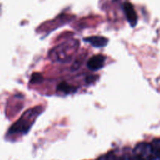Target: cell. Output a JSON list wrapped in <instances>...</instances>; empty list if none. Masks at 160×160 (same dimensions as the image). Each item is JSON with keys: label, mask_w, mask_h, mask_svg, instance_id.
Wrapping results in <instances>:
<instances>
[{"label": "cell", "mask_w": 160, "mask_h": 160, "mask_svg": "<svg viewBox=\"0 0 160 160\" xmlns=\"http://www.w3.org/2000/svg\"><path fill=\"white\" fill-rule=\"evenodd\" d=\"M150 145L156 158L160 160V138L154 139Z\"/></svg>", "instance_id": "8"}, {"label": "cell", "mask_w": 160, "mask_h": 160, "mask_svg": "<svg viewBox=\"0 0 160 160\" xmlns=\"http://www.w3.org/2000/svg\"><path fill=\"white\" fill-rule=\"evenodd\" d=\"M84 41L91 44L94 47H97V48L105 47L108 43V39L105 37H102V36H92V37L84 38Z\"/></svg>", "instance_id": "6"}, {"label": "cell", "mask_w": 160, "mask_h": 160, "mask_svg": "<svg viewBox=\"0 0 160 160\" xmlns=\"http://www.w3.org/2000/svg\"><path fill=\"white\" fill-rule=\"evenodd\" d=\"M57 90L59 92H62L65 94H70V93H74L76 92V88L73 87V86L70 85L66 82H62L60 84H58Z\"/></svg>", "instance_id": "7"}, {"label": "cell", "mask_w": 160, "mask_h": 160, "mask_svg": "<svg viewBox=\"0 0 160 160\" xmlns=\"http://www.w3.org/2000/svg\"><path fill=\"white\" fill-rule=\"evenodd\" d=\"M134 160H155L156 159L151 145L145 142L138 144L134 150Z\"/></svg>", "instance_id": "3"}, {"label": "cell", "mask_w": 160, "mask_h": 160, "mask_svg": "<svg viewBox=\"0 0 160 160\" xmlns=\"http://www.w3.org/2000/svg\"><path fill=\"white\" fill-rule=\"evenodd\" d=\"M79 48L78 40H71L53 48L48 53L49 59L53 62H67L72 59Z\"/></svg>", "instance_id": "1"}, {"label": "cell", "mask_w": 160, "mask_h": 160, "mask_svg": "<svg viewBox=\"0 0 160 160\" xmlns=\"http://www.w3.org/2000/svg\"><path fill=\"white\" fill-rule=\"evenodd\" d=\"M42 112V108L40 106L28 109L25 113L17 120L9 129L11 134H25L30 130L31 127L34 123L38 116Z\"/></svg>", "instance_id": "2"}, {"label": "cell", "mask_w": 160, "mask_h": 160, "mask_svg": "<svg viewBox=\"0 0 160 160\" xmlns=\"http://www.w3.org/2000/svg\"><path fill=\"white\" fill-rule=\"evenodd\" d=\"M42 79H43V77H42V74H40L38 73H34L31 76L30 82L31 84H38V83L42 82Z\"/></svg>", "instance_id": "9"}, {"label": "cell", "mask_w": 160, "mask_h": 160, "mask_svg": "<svg viewBox=\"0 0 160 160\" xmlns=\"http://www.w3.org/2000/svg\"><path fill=\"white\" fill-rule=\"evenodd\" d=\"M105 64V57L102 55H96L88 61V67L92 70H98L103 67Z\"/></svg>", "instance_id": "5"}, {"label": "cell", "mask_w": 160, "mask_h": 160, "mask_svg": "<svg viewBox=\"0 0 160 160\" xmlns=\"http://www.w3.org/2000/svg\"><path fill=\"white\" fill-rule=\"evenodd\" d=\"M94 79V77L93 76H90V77H88V78H87V81L88 83H91V82H92V81H95V80H93Z\"/></svg>", "instance_id": "10"}, {"label": "cell", "mask_w": 160, "mask_h": 160, "mask_svg": "<svg viewBox=\"0 0 160 160\" xmlns=\"http://www.w3.org/2000/svg\"><path fill=\"white\" fill-rule=\"evenodd\" d=\"M123 9H124L125 14H126L127 19L131 26L134 27L137 25L138 23V15L135 12L134 6L131 3L125 2L123 5Z\"/></svg>", "instance_id": "4"}]
</instances>
